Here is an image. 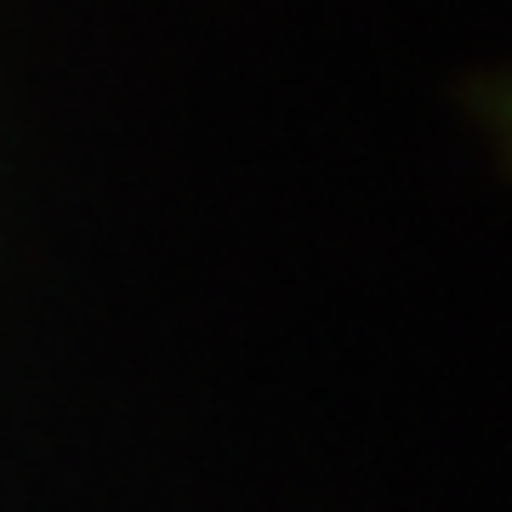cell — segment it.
I'll list each match as a JSON object with an SVG mask.
<instances>
[{
	"label": "cell",
	"mask_w": 512,
	"mask_h": 512,
	"mask_svg": "<svg viewBox=\"0 0 512 512\" xmlns=\"http://www.w3.org/2000/svg\"><path fill=\"white\" fill-rule=\"evenodd\" d=\"M490 126H495V137L507 143V154H512V80L507 86H495V97H490Z\"/></svg>",
	"instance_id": "obj_1"
}]
</instances>
